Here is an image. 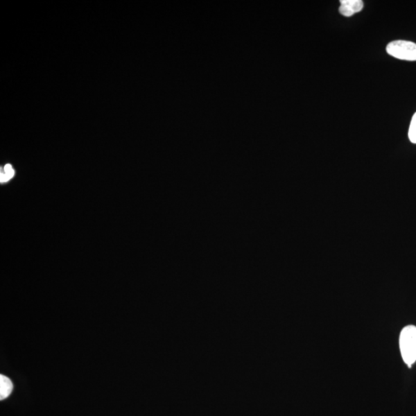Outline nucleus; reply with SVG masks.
Wrapping results in <instances>:
<instances>
[{
  "label": "nucleus",
  "instance_id": "3",
  "mask_svg": "<svg viewBox=\"0 0 416 416\" xmlns=\"http://www.w3.org/2000/svg\"><path fill=\"white\" fill-rule=\"evenodd\" d=\"M340 3L341 6H340L339 12L347 17L362 11L364 7L362 0H341Z\"/></svg>",
  "mask_w": 416,
  "mask_h": 416
},
{
  "label": "nucleus",
  "instance_id": "6",
  "mask_svg": "<svg viewBox=\"0 0 416 416\" xmlns=\"http://www.w3.org/2000/svg\"><path fill=\"white\" fill-rule=\"evenodd\" d=\"M408 138L413 144H416V113L413 115L409 126Z\"/></svg>",
  "mask_w": 416,
  "mask_h": 416
},
{
  "label": "nucleus",
  "instance_id": "5",
  "mask_svg": "<svg viewBox=\"0 0 416 416\" xmlns=\"http://www.w3.org/2000/svg\"><path fill=\"white\" fill-rule=\"evenodd\" d=\"M15 175V171H14L12 166L10 164H6L3 169L0 172V182L6 183L9 182V180Z\"/></svg>",
  "mask_w": 416,
  "mask_h": 416
},
{
  "label": "nucleus",
  "instance_id": "2",
  "mask_svg": "<svg viewBox=\"0 0 416 416\" xmlns=\"http://www.w3.org/2000/svg\"><path fill=\"white\" fill-rule=\"evenodd\" d=\"M386 51L392 57L407 61H416V44L406 40H395L386 46Z\"/></svg>",
  "mask_w": 416,
  "mask_h": 416
},
{
  "label": "nucleus",
  "instance_id": "4",
  "mask_svg": "<svg viewBox=\"0 0 416 416\" xmlns=\"http://www.w3.org/2000/svg\"><path fill=\"white\" fill-rule=\"evenodd\" d=\"M13 385L11 380L5 376H0V400L8 398L12 391Z\"/></svg>",
  "mask_w": 416,
  "mask_h": 416
},
{
  "label": "nucleus",
  "instance_id": "1",
  "mask_svg": "<svg viewBox=\"0 0 416 416\" xmlns=\"http://www.w3.org/2000/svg\"><path fill=\"white\" fill-rule=\"evenodd\" d=\"M399 348L402 359L410 367L416 362V326L408 325L401 330Z\"/></svg>",
  "mask_w": 416,
  "mask_h": 416
}]
</instances>
